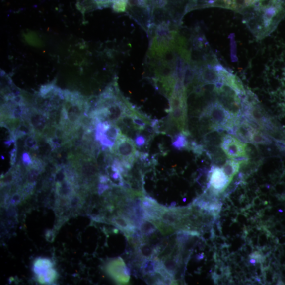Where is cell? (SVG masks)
<instances>
[{"label": "cell", "mask_w": 285, "mask_h": 285, "mask_svg": "<svg viewBox=\"0 0 285 285\" xmlns=\"http://www.w3.org/2000/svg\"><path fill=\"white\" fill-rule=\"evenodd\" d=\"M110 152L122 161L134 164L137 161L138 150L134 141L122 133L117 138Z\"/></svg>", "instance_id": "obj_1"}, {"label": "cell", "mask_w": 285, "mask_h": 285, "mask_svg": "<svg viewBox=\"0 0 285 285\" xmlns=\"http://www.w3.org/2000/svg\"><path fill=\"white\" fill-rule=\"evenodd\" d=\"M247 145L246 142L228 134L223 136L220 146L226 155L237 161L240 158L248 157Z\"/></svg>", "instance_id": "obj_2"}, {"label": "cell", "mask_w": 285, "mask_h": 285, "mask_svg": "<svg viewBox=\"0 0 285 285\" xmlns=\"http://www.w3.org/2000/svg\"><path fill=\"white\" fill-rule=\"evenodd\" d=\"M203 112L209 115L216 130L220 132L224 131V125L234 116L217 102L208 105Z\"/></svg>", "instance_id": "obj_3"}, {"label": "cell", "mask_w": 285, "mask_h": 285, "mask_svg": "<svg viewBox=\"0 0 285 285\" xmlns=\"http://www.w3.org/2000/svg\"><path fill=\"white\" fill-rule=\"evenodd\" d=\"M28 120L36 136H41L50 126L48 113L39 110L34 107L31 108Z\"/></svg>", "instance_id": "obj_4"}, {"label": "cell", "mask_w": 285, "mask_h": 285, "mask_svg": "<svg viewBox=\"0 0 285 285\" xmlns=\"http://www.w3.org/2000/svg\"><path fill=\"white\" fill-rule=\"evenodd\" d=\"M230 183L227 176L220 167L213 166L209 172V185L214 193L223 192Z\"/></svg>", "instance_id": "obj_5"}, {"label": "cell", "mask_w": 285, "mask_h": 285, "mask_svg": "<svg viewBox=\"0 0 285 285\" xmlns=\"http://www.w3.org/2000/svg\"><path fill=\"white\" fill-rule=\"evenodd\" d=\"M109 274L117 282L121 283H128L130 280V269L126 266L122 258L115 260L107 267Z\"/></svg>", "instance_id": "obj_6"}, {"label": "cell", "mask_w": 285, "mask_h": 285, "mask_svg": "<svg viewBox=\"0 0 285 285\" xmlns=\"http://www.w3.org/2000/svg\"><path fill=\"white\" fill-rule=\"evenodd\" d=\"M196 79L201 83L205 84H214L215 85L222 83L218 71L214 66L208 65L202 67L195 73Z\"/></svg>", "instance_id": "obj_7"}, {"label": "cell", "mask_w": 285, "mask_h": 285, "mask_svg": "<svg viewBox=\"0 0 285 285\" xmlns=\"http://www.w3.org/2000/svg\"><path fill=\"white\" fill-rule=\"evenodd\" d=\"M211 5L237 12L244 11L254 6L251 0H214Z\"/></svg>", "instance_id": "obj_8"}, {"label": "cell", "mask_w": 285, "mask_h": 285, "mask_svg": "<svg viewBox=\"0 0 285 285\" xmlns=\"http://www.w3.org/2000/svg\"><path fill=\"white\" fill-rule=\"evenodd\" d=\"M55 192L57 197L69 199L77 191L73 184L66 179L61 182L55 183Z\"/></svg>", "instance_id": "obj_9"}, {"label": "cell", "mask_w": 285, "mask_h": 285, "mask_svg": "<svg viewBox=\"0 0 285 285\" xmlns=\"http://www.w3.org/2000/svg\"><path fill=\"white\" fill-rule=\"evenodd\" d=\"M254 130L244 120H242L237 126L233 135L243 142L250 143L251 137H252Z\"/></svg>", "instance_id": "obj_10"}, {"label": "cell", "mask_w": 285, "mask_h": 285, "mask_svg": "<svg viewBox=\"0 0 285 285\" xmlns=\"http://www.w3.org/2000/svg\"><path fill=\"white\" fill-rule=\"evenodd\" d=\"M240 168V163L231 159V160L226 161L222 166V169L231 183L234 175L238 172Z\"/></svg>", "instance_id": "obj_11"}, {"label": "cell", "mask_w": 285, "mask_h": 285, "mask_svg": "<svg viewBox=\"0 0 285 285\" xmlns=\"http://www.w3.org/2000/svg\"><path fill=\"white\" fill-rule=\"evenodd\" d=\"M172 146L179 150H189L190 142L186 136L180 133L172 138Z\"/></svg>", "instance_id": "obj_12"}, {"label": "cell", "mask_w": 285, "mask_h": 285, "mask_svg": "<svg viewBox=\"0 0 285 285\" xmlns=\"http://www.w3.org/2000/svg\"><path fill=\"white\" fill-rule=\"evenodd\" d=\"M53 267V263L48 258H38L34 263L33 271L38 275L44 274L47 270Z\"/></svg>", "instance_id": "obj_13"}, {"label": "cell", "mask_w": 285, "mask_h": 285, "mask_svg": "<svg viewBox=\"0 0 285 285\" xmlns=\"http://www.w3.org/2000/svg\"><path fill=\"white\" fill-rule=\"evenodd\" d=\"M271 139L263 133L261 130H254L251 137L250 143L254 145H270Z\"/></svg>", "instance_id": "obj_14"}, {"label": "cell", "mask_w": 285, "mask_h": 285, "mask_svg": "<svg viewBox=\"0 0 285 285\" xmlns=\"http://www.w3.org/2000/svg\"><path fill=\"white\" fill-rule=\"evenodd\" d=\"M156 226L149 220H144L140 226V230L145 237H149L156 230Z\"/></svg>", "instance_id": "obj_15"}, {"label": "cell", "mask_w": 285, "mask_h": 285, "mask_svg": "<svg viewBox=\"0 0 285 285\" xmlns=\"http://www.w3.org/2000/svg\"><path fill=\"white\" fill-rule=\"evenodd\" d=\"M37 182L31 183L26 182L23 184L20 189L23 200L27 199L31 196L35 191Z\"/></svg>", "instance_id": "obj_16"}, {"label": "cell", "mask_w": 285, "mask_h": 285, "mask_svg": "<svg viewBox=\"0 0 285 285\" xmlns=\"http://www.w3.org/2000/svg\"><path fill=\"white\" fill-rule=\"evenodd\" d=\"M133 141L137 147L141 149L148 146L150 142L144 135L140 131L134 138Z\"/></svg>", "instance_id": "obj_17"}, {"label": "cell", "mask_w": 285, "mask_h": 285, "mask_svg": "<svg viewBox=\"0 0 285 285\" xmlns=\"http://www.w3.org/2000/svg\"><path fill=\"white\" fill-rule=\"evenodd\" d=\"M24 146L30 149L38 151L39 146L36 134L28 136L24 141Z\"/></svg>", "instance_id": "obj_18"}, {"label": "cell", "mask_w": 285, "mask_h": 285, "mask_svg": "<svg viewBox=\"0 0 285 285\" xmlns=\"http://www.w3.org/2000/svg\"><path fill=\"white\" fill-rule=\"evenodd\" d=\"M44 275L46 283H53L57 279V272L53 268H50L47 270Z\"/></svg>", "instance_id": "obj_19"}, {"label": "cell", "mask_w": 285, "mask_h": 285, "mask_svg": "<svg viewBox=\"0 0 285 285\" xmlns=\"http://www.w3.org/2000/svg\"><path fill=\"white\" fill-rule=\"evenodd\" d=\"M23 200L20 190L17 191L11 195L10 199L11 206H16L22 202Z\"/></svg>", "instance_id": "obj_20"}, {"label": "cell", "mask_w": 285, "mask_h": 285, "mask_svg": "<svg viewBox=\"0 0 285 285\" xmlns=\"http://www.w3.org/2000/svg\"><path fill=\"white\" fill-rule=\"evenodd\" d=\"M21 161L23 165L28 168L33 163V156L27 152H24L21 156Z\"/></svg>", "instance_id": "obj_21"}, {"label": "cell", "mask_w": 285, "mask_h": 285, "mask_svg": "<svg viewBox=\"0 0 285 285\" xmlns=\"http://www.w3.org/2000/svg\"><path fill=\"white\" fill-rule=\"evenodd\" d=\"M120 120L128 129L135 128V126H134L131 115H124L122 116Z\"/></svg>", "instance_id": "obj_22"}, {"label": "cell", "mask_w": 285, "mask_h": 285, "mask_svg": "<svg viewBox=\"0 0 285 285\" xmlns=\"http://www.w3.org/2000/svg\"><path fill=\"white\" fill-rule=\"evenodd\" d=\"M111 188L110 186L108 183H99L97 186L98 194L99 195H102L105 192Z\"/></svg>", "instance_id": "obj_23"}, {"label": "cell", "mask_w": 285, "mask_h": 285, "mask_svg": "<svg viewBox=\"0 0 285 285\" xmlns=\"http://www.w3.org/2000/svg\"><path fill=\"white\" fill-rule=\"evenodd\" d=\"M17 145L16 144L9 153L10 156V164L12 166L15 164L16 158H17Z\"/></svg>", "instance_id": "obj_24"}, {"label": "cell", "mask_w": 285, "mask_h": 285, "mask_svg": "<svg viewBox=\"0 0 285 285\" xmlns=\"http://www.w3.org/2000/svg\"><path fill=\"white\" fill-rule=\"evenodd\" d=\"M45 237L48 241L52 242L56 237L55 232L52 230H47L45 234Z\"/></svg>", "instance_id": "obj_25"}, {"label": "cell", "mask_w": 285, "mask_h": 285, "mask_svg": "<svg viewBox=\"0 0 285 285\" xmlns=\"http://www.w3.org/2000/svg\"><path fill=\"white\" fill-rule=\"evenodd\" d=\"M37 280L41 284L46 283L45 278L44 274L37 275Z\"/></svg>", "instance_id": "obj_26"}]
</instances>
